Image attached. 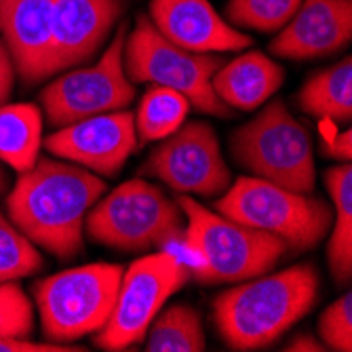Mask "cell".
<instances>
[{
  "mask_svg": "<svg viewBox=\"0 0 352 352\" xmlns=\"http://www.w3.org/2000/svg\"><path fill=\"white\" fill-rule=\"evenodd\" d=\"M106 195V182L80 165L36 158L19 173L7 197V213L15 228L36 247L59 260L82 251L85 217Z\"/></svg>",
  "mask_w": 352,
  "mask_h": 352,
  "instance_id": "obj_1",
  "label": "cell"
},
{
  "mask_svg": "<svg viewBox=\"0 0 352 352\" xmlns=\"http://www.w3.org/2000/svg\"><path fill=\"white\" fill-rule=\"evenodd\" d=\"M318 296L312 264L255 276L223 292L213 304L219 338L232 350H262L304 318Z\"/></svg>",
  "mask_w": 352,
  "mask_h": 352,
  "instance_id": "obj_2",
  "label": "cell"
},
{
  "mask_svg": "<svg viewBox=\"0 0 352 352\" xmlns=\"http://www.w3.org/2000/svg\"><path fill=\"white\" fill-rule=\"evenodd\" d=\"M177 205L188 217L184 241L195 258L190 276L201 285H230L262 276L289 251L278 236L217 215L188 195L179 197Z\"/></svg>",
  "mask_w": 352,
  "mask_h": 352,
  "instance_id": "obj_3",
  "label": "cell"
},
{
  "mask_svg": "<svg viewBox=\"0 0 352 352\" xmlns=\"http://www.w3.org/2000/svg\"><path fill=\"white\" fill-rule=\"evenodd\" d=\"M215 211L243 226L278 236L292 253L314 249L333 221V209L323 199L280 188L260 177H239L215 201Z\"/></svg>",
  "mask_w": 352,
  "mask_h": 352,
  "instance_id": "obj_4",
  "label": "cell"
},
{
  "mask_svg": "<svg viewBox=\"0 0 352 352\" xmlns=\"http://www.w3.org/2000/svg\"><path fill=\"white\" fill-rule=\"evenodd\" d=\"M184 228L179 205L146 179L120 184L85 217L91 241L122 253H142L175 243L184 239Z\"/></svg>",
  "mask_w": 352,
  "mask_h": 352,
  "instance_id": "obj_5",
  "label": "cell"
},
{
  "mask_svg": "<svg viewBox=\"0 0 352 352\" xmlns=\"http://www.w3.org/2000/svg\"><path fill=\"white\" fill-rule=\"evenodd\" d=\"M230 150L241 169L280 188L312 195L314 154L306 126L280 100L270 102L258 116L230 138Z\"/></svg>",
  "mask_w": 352,
  "mask_h": 352,
  "instance_id": "obj_6",
  "label": "cell"
},
{
  "mask_svg": "<svg viewBox=\"0 0 352 352\" xmlns=\"http://www.w3.org/2000/svg\"><path fill=\"white\" fill-rule=\"evenodd\" d=\"M122 59L131 82L169 87L182 93L199 112L219 118L234 116V110L217 98L211 85L223 59L213 53H192L169 43L148 15L135 17V28L124 41Z\"/></svg>",
  "mask_w": 352,
  "mask_h": 352,
  "instance_id": "obj_7",
  "label": "cell"
},
{
  "mask_svg": "<svg viewBox=\"0 0 352 352\" xmlns=\"http://www.w3.org/2000/svg\"><path fill=\"white\" fill-rule=\"evenodd\" d=\"M122 268L89 264L34 283V300L47 342L68 344L98 333L116 306Z\"/></svg>",
  "mask_w": 352,
  "mask_h": 352,
  "instance_id": "obj_8",
  "label": "cell"
},
{
  "mask_svg": "<svg viewBox=\"0 0 352 352\" xmlns=\"http://www.w3.org/2000/svg\"><path fill=\"white\" fill-rule=\"evenodd\" d=\"M190 280V268L175 253L158 251L140 258L122 272L116 306L93 342L104 350H126L146 340L163 304Z\"/></svg>",
  "mask_w": 352,
  "mask_h": 352,
  "instance_id": "obj_9",
  "label": "cell"
},
{
  "mask_svg": "<svg viewBox=\"0 0 352 352\" xmlns=\"http://www.w3.org/2000/svg\"><path fill=\"white\" fill-rule=\"evenodd\" d=\"M126 34L129 30L122 21L95 66L70 70L43 89L41 104L51 126L61 129L72 122L131 106L135 87L124 72L122 59Z\"/></svg>",
  "mask_w": 352,
  "mask_h": 352,
  "instance_id": "obj_10",
  "label": "cell"
},
{
  "mask_svg": "<svg viewBox=\"0 0 352 352\" xmlns=\"http://www.w3.org/2000/svg\"><path fill=\"white\" fill-rule=\"evenodd\" d=\"M142 173L161 179L179 195L205 199L223 195L232 184L213 126L203 120L184 122L167 135L146 158Z\"/></svg>",
  "mask_w": 352,
  "mask_h": 352,
  "instance_id": "obj_11",
  "label": "cell"
},
{
  "mask_svg": "<svg viewBox=\"0 0 352 352\" xmlns=\"http://www.w3.org/2000/svg\"><path fill=\"white\" fill-rule=\"evenodd\" d=\"M45 148L100 177H114L138 150L135 116L118 110L72 122L49 135Z\"/></svg>",
  "mask_w": 352,
  "mask_h": 352,
  "instance_id": "obj_12",
  "label": "cell"
},
{
  "mask_svg": "<svg viewBox=\"0 0 352 352\" xmlns=\"http://www.w3.org/2000/svg\"><path fill=\"white\" fill-rule=\"evenodd\" d=\"M126 0H53L49 74L91 61L108 43Z\"/></svg>",
  "mask_w": 352,
  "mask_h": 352,
  "instance_id": "obj_13",
  "label": "cell"
},
{
  "mask_svg": "<svg viewBox=\"0 0 352 352\" xmlns=\"http://www.w3.org/2000/svg\"><path fill=\"white\" fill-rule=\"evenodd\" d=\"M352 0H302V5L278 30L270 53L280 59L329 57L350 45Z\"/></svg>",
  "mask_w": 352,
  "mask_h": 352,
  "instance_id": "obj_14",
  "label": "cell"
},
{
  "mask_svg": "<svg viewBox=\"0 0 352 352\" xmlns=\"http://www.w3.org/2000/svg\"><path fill=\"white\" fill-rule=\"evenodd\" d=\"M150 21L161 34L192 53L243 51L253 38L213 9L209 0H150Z\"/></svg>",
  "mask_w": 352,
  "mask_h": 352,
  "instance_id": "obj_15",
  "label": "cell"
},
{
  "mask_svg": "<svg viewBox=\"0 0 352 352\" xmlns=\"http://www.w3.org/2000/svg\"><path fill=\"white\" fill-rule=\"evenodd\" d=\"M51 17L53 0H0V36L28 87L51 78Z\"/></svg>",
  "mask_w": 352,
  "mask_h": 352,
  "instance_id": "obj_16",
  "label": "cell"
},
{
  "mask_svg": "<svg viewBox=\"0 0 352 352\" xmlns=\"http://www.w3.org/2000/svg\"><path fill=\"white\" fill-rule=\"evenodd\" d=\"M285 70L260 51H247L236 59L221 63L211 85L217 98L232 110L251 112L268 102L280 89Z\"/></svg>",
  "mask_w": 352,
  "mask_h": 352,
  "instance_id": "obj_17",
  "label": "cell"
},
{
  "mask_svg": "<svg viewBox=\"0 0 352 352\" xmlns=\"http://www.w3.org/2000/svg\"><path fill=\"white\" fill-rule=\"evenodd\" d=\"M325 186L333 201L331 239L327 262L338 285L348 287L352 280V167L344 163L325 171Z\"/></svg>",
  "mask_w": 352,
  "mask_h": 352,
  "instance_id": "obj_18",
  "label": "cell"
},
{
  "mask_svg": "<svg viewBox=\"0 0 352 352\" xmlns=\"http://www.w3.org/2000/svg\"><path fill=\"white\" fill-rule=\"evenodd\" d=\"M298 104L302 112L318 120L348 122L352 118V59L344 57L312 74L298 93Z\"/></svg>",
  "mask_w": 352,
  "mask_h": 352,
  "instance_id": "obj_19",
  "label": "cell"
},
{
  "mask_svg": "<svg viewBox=\"0 0 352 352\" xmlns=\"http://www.w3.org/2000/svg\"><path fill=\"white\" fill-rule=\"evenodd\" d=\"M43 146V114L34 104L0 106V161L23 173L34 167Z\"/></svg>",
  "mask_w": 352,
  "mask_h": 352,
  "instance_id": "obj_20",
  "label": "cell"
},
{
  "mask_svg": "<svg viewBox=\"0 0 352 352\" xmlns=\"http://www.w3.org/2000/svg\"><path fill=\"white\" fill-rule=\"evenodd\" d=\"M148 352H201L207 348L201 314L186 304L167 308L148 327Z\"/></svg>",
  "mask_w": 352,
  "mask_h": 352,
  "instance_id": "obj_21",
  "label": "cell"
},
{
  "mask_svg": "<svg viewBox=\"0 0 352 352\" xmlns=\"http://www.w3.org/2000/svg\"><path fill=\"white\" fill-rule=\"evenodd\" d=\"M190 112V102L182 93L152 85L140 102L135 116V131L140 135V144L165 140L175 129L184 124Z\"/></svg>",
  "mask_w": 352,
  "mask_h": 352,
  "instance_id": "obj_22",
  "label": "cell"
},
{
  "mask_svg": "<svg viewBox=\"0 0 352 352\" xmlns=\"http://www.w3.org/2000/svg\"><path fill=\"white\" fill-rule=\"evenodd\" d=\"M302 0H228L226 19L239 30L272 34L287 25Z\"/></svg>",
  "mask_w": 352,
  "mask_h": 352,
  "instance_id": "obj_23",
  "label": "cell"
},
{
  "mask_svg": "<svg viewBox=\"0 0 352 352\" xmlns=\"http://www.w3.org/2000/svg\"><path fill=\"white\" fill-rule=\"evenodd\" d=\"M45 260L36 245L21 234L0 211V283L19 280L43 268Z\"/></svg>",
  "mask_w": 352,
  "mask_h": 352,
  "instance_id": "obj_24",
  "label": "cell"
},
{
  "mask_svg": "<svg viewBox=\"0 0 352 352\" xmlns=\"http://www.w3.org/2000/svg\"><path fill=\"white\" fill-rule=\"evenodd\" d=\"M34 329V312L17 283H0V338H28Z\"/></svg>",
  "mask_w": 352,
  "mask_h": 352,
  "instance_id": "obj_25",
  "label": "cell"
},
{
  "mask_svg": "<svg viewBox=\"0 0 352 352\" xmlns=\"http://www.w3.org/2000/svg\"><path fill=\"white\" fill-rule=\"evenodd\" d=\"M321 342L338 352L352 350V296L346 294L336 300L318 318Z\"/></svg>",
  "mask_w": 352,
  "mask_h": 352,
  "instance_id": "obj_26",
  "label": "cell"
},
{
  "mask_svg": "<svg viewBox=\"0 0 352 352\" xmlns=\"http://www.w3.org/2000/svg\"><path fill=\"white\" fill-rule=\"evenodd\" d=\"M15 78H17V72H15L13 57L7 45L3 43V38H0V106L7 104L9 95L13 91V85H15Z\"/></svg>",
  "mask_w": 352,
  "mask_h": 352,
  "instance_id": "obj_27",
  "label": "cell"
},
{
  "mask_svg": "<svg viewBox=\"0 0 352 352\" xmlns=\"http://www.w3.org/2000/svg\"><path fill=\"white\" fill-rule=\"evenodd\" d=\"M352 133L346 129L342 133H336L329 142L323 144V152L336 161H342V163H350L352 158Z\"/></svg>",
  "mask_w": 352,
  "mask_h": 352,
  "instance_id": "obj_28",
  "label": "cell"
},
{
  "mask_svg": "<svg viewBox=\"0 0 352 352\" xmlns=\"http://www.w3.org/2000/svg\"><path fill=\"white\" fill-rule=\"evenodd\" d=\"M285 350H292V352H304V350L306 352H321V350H327V348H323V342H318L310 333H300L289 344H287Z\"/></svg>",
  "mask_w": 352,
  "mask_h": 352,
  "instance_id": "obj_29",
  "label": "cell"
},
{
  "mask_svg": "<svg viewBox=\"0 0 352 352\" xmlns=\"http://www.w3.org/2000/svg\"><path fill=\"white\" fill-rule=\"evenodd\" d=\"M7 184H9L7 171L3 169V165H0V197H3V195H5V190H7Z\"/></svg>",
  "mask_w": 352,
  "mask_h": 352,
  "instance_id": "obj_30",
  "label": "cell"
}]
</instances>
